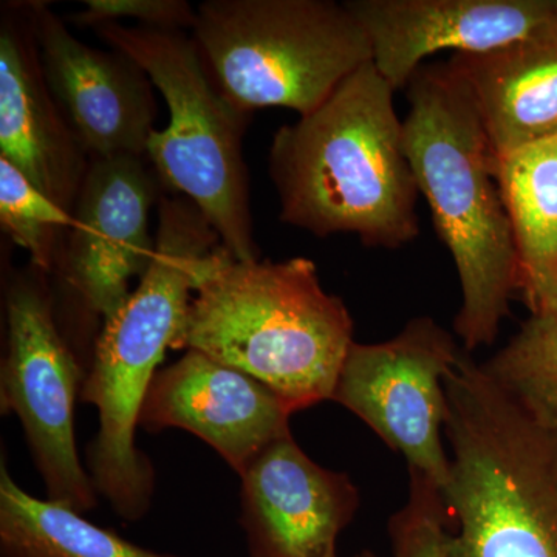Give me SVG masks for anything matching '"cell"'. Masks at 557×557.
<instances>
[{"label": "cell", "instance_id": "obj_1", "mask_svg": "<svg viewBox=\"0 0 557 557\" xmlns=\"http://www.w3.org/2000/svg\"><path fill=\"white\" fill-rule=\"evenodd\" d=\"M394 91L370 62L321 108L278 127L269 172L281 222L318 237L354 234L368 247L417 239L420 190Z\"/></svg>", "mask_w": 557, "mask_h": 557}, {"label": "cell", "instance_id": "obj_2", "mask_svg": "<svg viewBox=\"0 0 557 557\" xmlns=\"http://www.w3.org/2000/svg\"><path fill=\"white\" fill-rule=\"evenodd\" d=\"M450 557H557V416L461 351L445 380Z\"/></svg>", "mask_w": 557, "mask_h": 557}, {"label": "cell", "instance_id": "obj_3", "mask_svg": "<svg viewBox=\"0 0 557 557\" xmlns=\"http://www.w3.org/2000/svg\"><path fill=\"white\" fill-rule=\"evenodd\" d=\"M403 145L418 190L460 278L454 329L465 350L491 346L520 289L518 249L498 185V157L463 81L450 67L418 69L408 84Z\"/></svg>", "mask_w": 557, "mask_h": 557}, {"label": "cell", "instance_id": "obj_4", "mask_svg": "<svg viewBox=\"0 0 557 557\" xmlns=\"http://www.w3.org/2000/svg\"><path fill=\"white\" fill-rule=\"evenodd\" d=\"M219 247L218 233L188 199L161 196L153 258L95 343L79 397L100 417L86 469L98 496L129 522L148 515L157 486L152 461L135 445L139 409L182 330L200 271Z\"/></svg>", "mask_w": 557, "mask_h": 557}, {"label": "cell", "instance_id": "obj_5", "mask_svg": "<svg viewBox=\"0 0 557 557\" xmlns=\"http://www.w3.org/2000/svg\"><path fill=\"white\" fill-rule=\"evenodd\" d=\"M354 319L310 259L236 260L219 247L200 271L172 350H197L265 384L292 413L332 401Z\"/></svg>", "mask_w": 557, "mask_h": 557}, {"label": "cell", "instance_id": "obj_6", "mask_svg": "<svg viewBox=\"0 0 557 557\" xmlns=\"http://www.w3.org/2000/svg\"><path fill=\"white\" fill-rule=\"evenodd\" d=\"M91 28L137 62L166 101L170 124L153 131L146 153L161 186L199 209L234 259L259 260L244 160L251 113L223 95L186 33L115 22Z\"/></svg>", "mask_w": 557, "mask_h": 557}, {"label": "cell", "instance_id": "obj_7", "mask_svg": "<svg viewBox=\"0 0 557 557\" xmlns=\"http://www.w3.org/2000/svg\"><path fill=\"white\" fill-rule=\"evenodd\" d=\"M193 39L219 89L248 113L310 115L372 62L361 24L332 0H207Z\"/></svg>", "mask_w": 557, "mask_h": 557}, {"label": "cell", "instance_id": "obj_8", "mask_svg": "<svg viewBox=\"0 0 557 557\" xmlns=\"http://www.w3.org/2000/svg\"><path fill=\"white\" fill-rule=\"evenodd\" d=\"M44 276L33 267L7 287L0 408L21 421L47 498L86 515L100 497L81 463L73 423L87 370L62 333Z\"/></svg>", "mask_w": 557, "mask_h": 557}, {"label": "cell", "instance_id": "obj_9", "mask_svg": "<svg viewBox=\"0 0 557 557\" xmlns=\"http://www.w3.org/2000/svg\"><path fill=\"white\" fill-rule=\"evenodd\" d=\"M461 351L434 319H410L386 343L351 344L332 397L401 454L409 472L431 480L442 493L450 467L442 442L448 417L445 380Z\"/></svg>", "mask_w": 557, "mask_h": 557}, {"label": "cell", "instance_id": "obj_10", "mask_svg": "<svg viewBox=\"0 0 557 557\" xmlns=\"http://www.w3.org/2000/svg\"><path fill=\"white\" fill-rule=\"evenodd\" d=\"M160 188L148 157L90 159L84 175L54 274L78 311L87 372L102 324L126 302L132 278L141 277L153 258L149 212Z\"/></svg>", "mask_w": 557, "mask_h": 557}, {"label": "cell", "instance_id": "obj_11", "mask_svg": "<svg viewBox=\"0 0 557 557\" xmlns=\"http://www.w3.org/2000/svg\"><path fill=\"white\" fill-rule=\"evenodd\" d=\"M25 10L47 84L89 159L146 157L157 104L145 70L121 51L81 42L47 3Z\"/></svg>", "mask_w": 557, "mask_h": 557}, {"label": "cell", "instance_id": "obj_12", "mask_svg": "<svg viewBox=\"0 0 557 557\" xmlns=\"http://www.w3.org/2000/svg\"><path fill=\"white\" fill-rule=\"evenodd\" d=\"M293 413L260 381L197 350L157 370L138 428L183 429L219 454L237 475L289 431Z\"/></svg>", "mask_w": 557, "mask_h": 557}, {"label": "cell", "instance_id": "obj_13", "mask_svg": "<svg viewBox=\"0 0 557 557\" xmlns=\"http://www.w3.org/2000/svg\"><path fill=\"white\" fill-rule=\"evenodd\" d=\"M239 478L249 557H338L339 534L359 507L347 474L322 468L287 434Z\"/></svg>", "mask_w": 557, "mask_h": 557}, {"label": "cell", "instance_id": "obj_14", "mask_svg": "<svg viewBox=\"0 0 557 557\" xmlns=\"http://www.w3.org/2000/svg\"><path fill=\"white\" fill-rule=\"evenodd\" d=\"M372 47V64L394 90L443 50L483 53L555 24L553 0H348Z\"/></svg>", "mask_w": 557, "mask_h": 557}, {"label": "cell", "instance_id": "obj_15", "mask_svg": "<svg viewBox=\"0 0 557 557\" xmlns=\"http://www.w3.org/2000/svg\"><path fill=\"white\" fill-rule=\"evenodd\" d=\"M0 157L72 214L90 159L54 100L25 5L0 24Z\"/></svg>", "mask_w": 557, "mask_h": 557}, {"label": "cell", "instance_id": "obj_16", "mask_svg": "<svg viewBox=\"0 0 557 557\" xmlns=\"http://www.w3.org/2000/svg\"><path fill=\"white\" fill-rule=\"evenodd\" d=\"M498 159L557 135V21L518 42L454 54Z\"/></svg>", "mask_w": 557, "mask_h": 557}, {"label": "cell", "instance_id": "obj_17", "mask_svg": "<svg viewBox=\"0 0 557 557\" xmlns=\"http://www.w3.org/2000/svg\"><path fill=\"white\" fill-rule=\"evenodd\" d=\"M498 185L531 313L557 306V135L498 159Z\"/></svg>", "mask_w": 557, "mask_h": 557}, {"label": "cell", "instance_id": "obj_18", "mask_svg": "<svg viewBox=\"0 0 557 557\" xmlns=\"http://www.w3.org/2000/svg\"><path fill=\"white\" fill-rule=\"evenodd\" d=\"M0 557H185L152 552L84 515L22 490L0 467Z\"/></svg>", "mask_w": 557, "mask_h": 557}, {"label": "cell", "instance_id": "obj_19", "mask_svg": "<svg viewBox=\"0 0 557 557\" xmlns=\"http://www.w3.org/2000/svg\"><path fill=\"white\" fill-rule=\"evenodd\" d=\"M0 223L14 244L27 249L35 269L54 273L73 215L40 193L9 160L0 157Z\"/></svg>", "mask_w": 557, "mask_h": 557}, {"label": "cell", "instance_id": "obj_20", "mask_svg": "<svg viewBox=\"0 0 557 557\" xmlns=\"http://www.w3.org/2000/svg\"><path fill=\"white\" fill-rule=\"evenodd\" d=\"M483 368L509 391L557 416V306L531 313Z\"/></svg>", "mask_w": 557, "mask_h": 557}, {"label": "cell", "instance_id": "obj_21", "mask_svg": "<svg viewBox=\"0 0 557 557\" xmlns=\"http://www.w3.org/2000/svg\"><path fill=\"white\" fill-rule=\"evenodd\" d=\"M409 498L388 520L395 557H450L449 518L442 490L409 472Z\"/></svg>", "mask_w": 557, "mask_h": 557}, {"label": "cell", "instance_id": "obj_22", "mask_svg": "<svg viewBox=\"0 0 557 557\" xmlns=\"http://www.w3.org/2000/svg\"><path fill=\"white\" fill-rule=\"evenodd\" d=\"M124 20H134L139 22V27L157 30H193L197 9L186 0H84V11L70 21L91 28L113 22L121 24Z\"/></svg>", "mask_w": 557, "mask_h": 557}, {"label": "cell", "instance_id": "obj_23", "mask_svg": "<svg viewBox=\"0 0 557 557\" xmlns=\"http://www.w3.org/2000/svg\"><path fill=\"white\" fill-rule=\"evenodd\" d=\"M355 557H380V556H376L375 553H372V552H362V553H359V555L355 556Z\"/></svg>", "mask_w": 557, "mask_h": 557}, {"label": "cell", "instance_id": "obj_24", "mask_svg": "<svg viewBox=\"0 0 557 557\" xmlns=\"http://www.w3.org/2000/svg\"><path fill=\"white\" fill-rule=\"evenodd\" d=\"M553 9H555V13L557 14V0H553Z\"/></svg>", "mask_w": 557, "mask_h": 557}]
</instances>
